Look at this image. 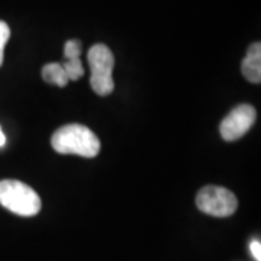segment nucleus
Returning a JSON list of instances; mask_svg holds the SVG:
<instances>
[{
  "mask_svg": "<svg viewBox=\"0 0 261 261\" xmlns=\"http://www.w3.org/2000/svg\"><path fill=\"white\" fill-rule=\"evenodd\" d=\"M51 145L60 154H77L93 159L100 151V141L93 130L84 125H64L54 132Z\"/></svg>",
  "mask_w": 261,
  "mask_h": 261,
  "instance_id": "f257e3e1",
  "label": "nucleus"
},
{
  "mask_svg": "<svg viewBox=\"0 0 261 261\" xmlns=\"http://www.w3.org/2000/svg\"><path fill=\"white\" fill-rule=\"evenodd\" d=\"M0 205L20 216H35L41 211V199L34 189L18 180L0 181Z\"/></svg>",
  "mask_w": 261,
  "mask_h": 261,
  "instance_id": "f03ea898",
  "label": "nucleus"
},
{
  "mask_svg": "<svg viewBox=\"0 0 261 261\" xmlns=\"http://www.w3.org/2000/svg\"><path fill=\"white\" fill-rule=\"evenodd\" d=\"M87 60L92 70L90 77V86L93 92L99 96H108L113 92V67H115V58L112 51L103 44H96L89 49Z\"/></svg>",
  "mask_w": 261,
  "mask_h": 261,
  "instance_id": "7ed1b4c3",
  "label": "nucleus"
},
{
  "mask_svg": "<svg viewBox=\"0 0 261 261\" xmlns=\"http://www.w3.org/2000/svg\"><path fill=\"white\" fill-rule=\"evenodd\" d=\"M196 205L203 214L226 218L235 214L238 200L231 190L219 186H205L196 196Z\"/></svg>",
  "mask_w": 261,
  "mask_h": 261,
  "instance_id": "20e7f679",
  "label": "nucleus"
},
{
  "mask_svg": "<svg viewBox=\"0 0 261 261\" xmlns=\"http://www.w3.org/2000/svg\"><path fill=\"white\" fill-rule=\"evenodd\" d=\"M257 113L251 105H240L225 118L219 130L225 141H237L245 135L255 122Z\"/></svg>",
  "mask_w": 261,
  "mask_h": 261,
  "instance_id": "39448f33",
  "label": "nucleus"
},
{
  "mask_svg": "<svg viewBox=\"0 0 261 261\" xmlns=\"http://www.w3.org/2000/svg\"><path fill=\"white\" fill-rule=\"evenodd\" d=\"M241 73L250 83L258 84L261 82V45L254 42L247 51V57L243 60Z\"/></svg>",
  "mask_w": 261,
  "mask_h": 261,
  "instance_id": "423d86ee",
  "label": "nucleus"
},
{
  "mask_svg": "<svg viewBox=\"0 0 261 261\" xmlns=\"http://www.w3.org/2000/svg\"><path fill=\"white\" fill-rule=\"evenodd\" d=\"M42 79L45 83L56 84L58 87H64L70 82L63 64H58V63H49V64L44 65Z\"/></svg>",
  "mask_w": 261,
  "mask_h": 261,
  "instance_id": "0eeeda50",
  "label": "nucleus"
},
{
  "mask_svg": "<svg viewBox=\"0 0 261 261\" xmlns=\"http://www.w3.org/2000/svg\"><path fill=\"white\" fill-rule=\"evenodd\" d=\"M64 67L65 73H67V77L68 80H79L80 77H83L84 74V68L80 58H73V60H65V63L63 64Z\"/></svg>",
  "mask_w": 261,
  "mask_h": 261,
  "instance_id": "6e6552de",
  "label": "nucleus"
},
{
  "mask_svg": "<svg viewBox=\"0 0 261 261\" xmlns=\"http://www.w3.org/2000/svg\"><path fill=\"white\" fill-rule=\"evenodd\" d=\"M82 54V42L77 39L67 41L64 47V57L65 60H73V58H80Z\"/></svg>",
  "mask_w": 261,
  "mask_h": 261,
  "instance_id": "1a4fd4ad",
  "label": "nucleus"
},
{
  "mask_svg": "<svg viewBox=\"0 0 261 261\" xmlns=\"http://www.w3.org/2000/svg\"><path fill=\"white\" fill-rule=\"evenodd\" d=\"M10 29L6 22L0 20V65L3 64V53H5V45L9 41Z\"/></svg>",
  "mask_w": 261,
  "mask_h": 261,
  "instance_id": "9d476101",
  "label": "nucleus"
},
{
  "mask_svg": "<svg viewBox=\"0 0 261 261\" xmlns=\"http://www.w3.org/2000/svg\"><path fill=\"white\" fill-rule=\"evenodd\" d=\"M250 248H251V254L252 257L255 258L257 261H261V244L258 240H254L250 245Z\"/></svg>",
  "mask_w": 261,
  "mask_h": 261,
  "instance_id": "9b49d317",
  "label": "nucleus"
},
{
  "mask_svg": "<svg viewBox=\"0 0 261 261\" xmlns=\"http://www.w3.org/2000/svg\"><path fill=\"white\" fill-rule=\"evenodd\" d=\"M6 144V137H5V134H3V130L0 128V147H3Z\"/></svg>",
  "mask_w": 261,
  "mask_h": 261,
  "instance_id": "f8f14e48",
  "label": "nucleus"
}]
</instances>
